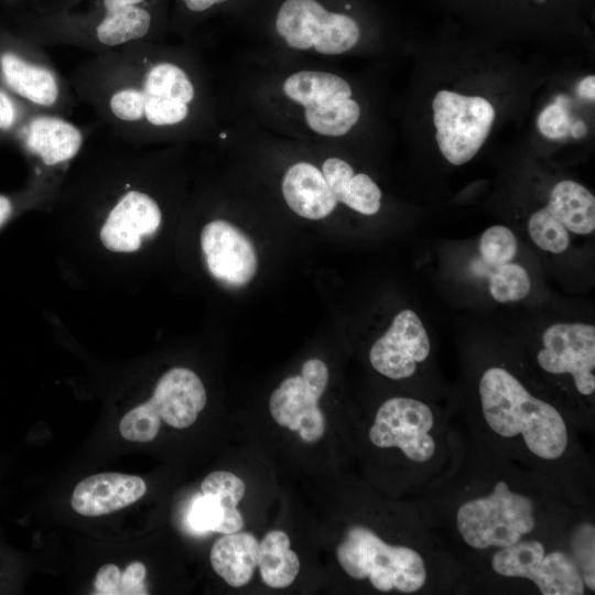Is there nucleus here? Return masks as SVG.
<instances>
[{
    "instance_id": "17",
    "label": "nucleus",
    "mask_w": 595,
    "mask_h": 595,
    "mask_svg": "<svg viewBox=\"0 0 595 595\" xmlns=\"http://www.w3.org/2000/svg\"><path fill=\"white\" fill-rule=\"evenodd\" d=\"M28 150L46 165L72 160L82 149L83 132L69 121L51 115L33 118L23 130Z\"/></svg>"
},
{
    "instance_id": "10",
    "label": "nucleus",
    "mask_w": 595,
    "mask_h": 595,
    "mask_svg": "<svg viewBox=\"0 0 595 595\" xmlns=\"http://www.w3.org/2000/svg\"><path fill=\"white\" fill-rule=\"evenodd\" d=\"M328 381L327 366L309 359L300 376L284 379L271 393L269 409L274 421L300 434L304 442H315L325 432V418L318 407Z\"/></svg>"
},
{
    "instance_id": "27",
    "label": "nucleus",
    "mask_w": 595,
    "mask_h": 595,
    "mask_svg": "<svg viewBox=\"0 0 595 595\" xmlns=\"http://www.w3.org/2000/svg\"><path fill=\"white\" fill-rule=\"evenodd\" d=\"M305 121L311 130L327 137L347 133L360 117V107L351 98L333 100L305 108Z\"/></svg>"
},
{
    "instance_id": "8",
    "label": "nucleus",
    "mask_w": 595,
    "mask_h": 595,
    "mask_svg": "<svg viewBox=\"0 0 595 595\" xmlns=\"http://www.w3.org/2000/svg\"><path fill=\"white\" fill-rule=\"evenodd\" d=\"M436 142L454 165L470 161L484 144L495 120V109L485 98L440 90L432 102Z\"/></svg>"
},
{
    "instance_id": "24",
    "label": "nucleus",
    "mask_w": 595,
    "mask_h": 595,
    "mask_svg": "<svg viewBox=\"0 0 595 595\" xmlns=\"http://www.w3.org/2000/svg\"><path fill=\"white\" fill-rule=\"evenodd\" d=\"M282 88L288 98L304 108L351 96V88L344 78L325 72L294 73L284 80Z\"/></svg>"
},
{
    "instance_id": "1",
    "label": "nucleus",
    "mask_w": 595,
    "mask_h": 595,
    "mask_svg": "<svg viewBox=\"0 0 595 595\" xmlns=\"http://www.w3.org/2000/svg\"><path fill=\"white\" fill-rule=\"evenodd\" d=\"M580 505L543 477L467 434L453 468L421 494L419 513L464 567L468 584L494 552L524 540H563Z\"/></svg>"
},
{
    "instance_id": "25",
    "label": "nucleus",
    "mask_w": 595,
    "mask_h": 595,
    "mask_svg": "<svg viewBox=\"0 0 595 595\" xmlns=\"http://www.w3.org/2000/svg\"><path fill=\"white\" fill-rule=\"evenodd\" d=\"M470 272L477 279H485L490 296L499 303L523 300L531 289L528 271L515 260L493 266L470 262Z\"/></svg>"
},
{
    "instance_id": "2",
    "label": "nucleus",
    "mask_w": 595,
    "mask_h": 595,
    "mask_svg": "<svg viewBox=\"0 0 595 595\" xmlns=\"http://www.w3.org/2000/svg\"><path fill=\"white\" fill-rule=\"evenodd\" d=\"M465 416L467 434L495 455L543 477L575 502L592 504L593 464L580 430L553 398L495 364L478 376Z\"/></svg>"
},
{
    "instance_id": "23",
    "label": "nucleus",
    "mask_w": 595,
    "mask_h": 595,
    "mask_svg": "<svg viewBox=\"0 0 595 595\" xmlns=\"http://www.w3.org/2000/svg\"><path fill=\"white\" fill-rule=\"evenodd\" d=\"M264 584L283 588L292 584L300 571V561L290 549L289 536L281 530L268 532L259 543L258 563Z\"/></svg>"
},
{
    "instance_id": "34",
    "label": "nucleus",
    "mask_w": 595,
    "mask_h": 595,
    "mask_svg": "<svg viewBox=\"0 0 595 595\" xmlns=\"http://www.w3.org/2000/svg\"><path fill=\"white\" fill-rule=\"evenodd\" d=\"M147 569L141 562L130 563L121 572V595L149 594L144 584Z\"/></svg>"
},
{
    "instance_id": "33",
    "label": "nucleus",
    "mask_w": 595,
    "mask_h": 595,
    "mask_svg": "<svg viewBox=\"0 0 595 595\" xmlns=\"http://www.w3.org/2000/svg\"><path fill=\"white\" fill-rule=\"evenodd\" d=\"M95 594L121 595V571L115 564H105L94 578Z\"/></svg>"
},
{
    "instance_id": "15",
    "label": "nucleus",
    "mask_w": 595,
    "mask_h": 595,
    "mask_svg": "<svg viewBox=\"0 0 595 595\" xmlns=\"http://www.w3.org/2000/svg\"><path fill=\"white\" fill-rule=\"evenodd\" d=\"M147 491L144 480L134 475L101 473L78 483L73 491V509L85 517H99L123 509Z\"/></svg>"
},
{
    "instance_id": "4",
    "label": "nucleus",
    "mask_w": 595,
    "mask_h": 595,
    "mask_svg": "<svg viewBox=\"0 0 595 595\" xmlns=\"http://www.w3.org/2000/svg\"><path fill=\"white\" fill-rule=\"evenodd\" d=\"M345 573L382 593L435 594L469 588L464 567L435 537L390 543L364 524L350 526L336 549Z\"/></svg>"
},
{
    "instance_id": "38",
    "label": "nucleus",
    "mask_w": 595,
    "mask_h": 595,
    "mask_svg": "<svg viewBox=\"0 0 595 595\" xmlns=\"http://www.w3.org/2000/svg\"><path fill=\"white\" fill-rule=\"evenodd\" d=\"M13 210L11 201L3 195H0V227L9 219Z\"/></svg>"
},
{
    "instance_id": "9",
    "label": "nucleus",
    "mask_w": 595,
    "mask_h": 595,
    "mask_svg": "<svg viewBox=\"0 0 595 595\" xmlns=\"http://www.w3.org/2000/svg\"><path fill=\"white\" fill-rule=\"evenodd\" d=\"M595 230V197L582 184L563 180L551 190L548 204L528 220L533 244L545 252L562 253L572 236H586Z\"/></svg>"
},
{
    "instance_id": "18",
    "label": "nucleus",
    "mask_w": 595,
    "mask_h": 595,
    "mask_svg": "<svg viewBox=\"0 0 595 595\" xmlns=\"http://www.w3.org/2000/svg\"><path fill=\"white\" fill-rule=\"evenodd\" d=\"M0 72L11 90L37 106L53 107L61 95V87L54 72L29 62L13 52L0 55Z\"/></svg>"
},
{
    "instance_id": "19",
    "label": "nucleus",
    "mask_w": 595,
    "mask_h": 595,
    "mask_svg": "<svg viewBox=\"0 0 595 595\" xmlns=\"http://www.w3.org/2000/svg\"><path fill=\"white\" fill-rule=\"evenodd\" d=\"M322 173L337 203L363 214L374 215L381 205V191L375 181L364 173L355 174L344 160L328 158L322 165Z\"/></svg>"
},
{
    "instance_id": "5",
    "label": "nucleus",
    "mask_w": 595,
    "mask_h": 595,
    "mask_svg": "<svg viewBox=\"0 0 595 595\" xmlns=\"http://www.w3.org/2000/svg\"><path fill=\"white\" fill-rule=\"evenodd\" d=\"M368 439L377 448L402 455L414 469L420 495L453 468L463 445V434L442 410L408 396L391 397L379 405Z\"/></svg>"
},
{
    "instance_id": "13",
    "label": "nucleus",
    "mask_w": 595,
    "mask_h": 595,
    "mask_svg": "<svg viewBox=\"0 0 595 595\" xmlns=\"http://www.w3.org/2000/svg\"><path fill=\"white\" fill-rule=\"evenodd\" d=\"M161 209L150 195L131 190L109 212L100 230L102 245L115 252H133L142 240L156 232Z\"/></svg>"
},
{
    "instance_id": "3",
    "label": "nucleus",
    "mask_w": 595,
    "mask_h": 595,
    "mask_svg": "<svg viewBox=\"0 0 595 595\" xmlns=\"http://www.w3.org/2000/svg\"><path fill=\"white\" fill-rule=\"evenodd\" d=\"M112 62L98 64L85 93L121 133L138 139L149 128L172 127L190 115L195 88L186 72L166 62H150L138 47H122Z\"/></svg>"
},
{
    "instance_id": "31",
    "label": "nucleus",
    "mask_w": 595,
    "mask_h": 595,
    "mask_svg": "<svg viewBox=\"0 0 595 595\" xmlns=\"http://www.w3.org/2000/svg\"><path fill=\"white\" fill-rule=\"evenodd\" d=\"M224 518V509L217 499L212 495L202 494L192 504L188 522L198 532H218Z\"/></svg>"
},
{
    "instance_id": "22",
    "label": "nucleus",
    "mask_w": 595,
    "mask_h": 595,
    "mask_svg": "<svg viewBox=\"0 0 595 595\" xmlns=\"http://www.w3.org/2000/svg\"><path fill=\"white\" fill-rule=\"evenodd\" d=\"M105 13L95 28V39L104 47L116 48L144 37L152 17L140 4L102 0Z\"/></svg>"
},
{
    "instance_id": "37",
    "label": "nucleus",
    "mask_w": 595,
    "mask_h": 595,
    "mask_svg": "<svg viewBox=\"0 0 595 595\" xmlns=\"http://www.w3.org/2000/svg\"><path fill=\"white\" fill-rule=\"evenodd\" d=\"M577 94L580 97L594 100L595 99V76L589 75L582 79L577 86Z\"/></svg>"
},
{
    "instance_id": "29",
    "label": "nucleus",
    "mask_w": 595,
    "mask_h": 595,
    "mask_svg": "<svg viewBox=\"0 0 595 595\" xmlns=\"http://www.w3.org/2000/svg\"><path fill=\"white\" fill-rule=\"evenodd\" d=\"M359 36L360 29L355 19L345 13L331 11L315 39L313 48L325 55L342 54L353 48Z\"/></svg>"
},
{
    "instance_id": "21",
    "label": "nucleus",
    "mask_w": 595,
    "mask_h": 595,
    "mask_svg": "<svg viewBox=\"0 0 595 595\" xmlns=\"http://www.w3.org/2000/svg\"><path fill=\"white\" fill-rule=\"evenodd\" d=\"M329 12L318 0H284L275 15L277 33L292 48H313Z\"/></svg>"
},
{
    "instance_id": "35",
    "label": "nucleus",
    "mask_w": 595,
    "mask_h": 595,
    "mask_svg": "<svg viewBox=\"0 0 595 595\" xmlns=\"http://www.w3.org/2000/svg\"><path fill=\"white\" fill-rule=\"evenodd\" d=\"M18 119V108L11 97L0 89V130H8Z\"/></svg>"
},
{
    "instance_id": "39",
    "label": "nucleus",
    "mask_w": 595,
    "mask_h": 595,
    "mask_svg": "<svg viewBox=\"0 0 595 595\" xmlns=\"http://www.w3.org/2000/svg\"><path fill=\"white\" fill-rule=\"evenodd\" d=\"M586 132H587V126L582 120H577L571 125L570 134L573 138H576V139L582 138L586 134Z\"/></svg>"
},
{
    "instance_id": "30",
    "label": "nucleus",
    "mask_w": 595,
    "mask_h": 595,
    "mask_svg": "<svg viewBox=\"0 0 595 595\" xmlns=\"http://www.w3.org/2000/svg\"><path fill=\"white\" fill-rule=\"evenodd\" d=\"M161 419L144 402L126 413L119 423L123 439L132 442H150L159 433Z\"/></svg>"
},
{
    "instance_id": "32",
    "label": "nucleus",
    "mask_w": 595,
    "mask_h": 595,
    "mask_svg": "<svg viewBox=\"0 0 595 595\" xmlns=\"http://www.w3.org/2000/svg\"><path fill=\"white\" fill-rule=\"evenodd\" d=\"M538 129L547 138L562 140L570 134L571 119L561 104L544 108L538 117Z\"/></svg>"
},
{
    "instance_id": "36",
    "label": "nucleus",
    "mask_w": 595,
    "mask_h": 595,
    "mask_svg": "<svg viewBox=\"0 0 595 595\" xmlns=\"http://www.w3.org/2000/svg\"><path fill=\"white\" fill-rule=\"evenodd\" d=\"M185 7L192 12H204L215 6L226 3L229 0H182Z\"/></svg>"
},
{
    "instance_id": "11",
    "label": "nucleus",
    "mask_w": 595,
    "mask_h": 595,
    "mask_svg": "<svg viewBox=\"0 0 595 595\" xmlns=\"http://www.w3.org/2000/svg\"><path fill=\"white\" fill-rule=\"evenodd\" d=\"M430 356V336L423 322L412 310L399 312L369 350L372 368L392 380L412 378Z\"/></svg>"
},
{
    "instance_id": "7",
    "label": "nucleus",
    "mask_w": 595,
    "mask_h": 595,
    "mask_svg": "<svg viewBox=\"0 0 595 595\" xmlns=\"http://www.w3.org/2000/svg\"><path fill=\"white\" fill-rule=\"evenodd\" d=\"M569 536V534H567ZM505 584L506 588L518 582L530 583V591L541 595L588 594L582 574L572 556L569 540H524L516 545L490 554L474 574L476 583Z\"/></svg>"
},
{
    "instance_id": "20",
    "label": "nucleus",
    "mask_w": 595,
    "mask_h": 595,
    "mask_svg": "<svg viewBox=\"0 0 595 595\" xmlns=\"http://www.w3.org/2000/svg\"><path fill=\"white\" fill-rule=\"evenodd\" d=\"M259 542L249 532L225 533L210 551V564L224 581L232 586L246 585L258 563Z\"/></svg>"
},
{
    "instance_id": "16",
    "label": "nucleus",
    "mask_w": 595,
    "mask_h": 595,
    "mask_svg": "<svg viewBox=\"0 0 595 595\" xmlns=\"http://www.w3.org/2000/svg\"><path fill=\"white\" fill-rule=\"evenodd\" d=\"M282 194L288 206L307 219H322L337 205L322 171L307 162L295 163L286 170Z\"/></svg>"
},
{
    "instance_id": "12",
    "label": "nucleus",
    "mask_w": 595,
    "mask_h": 595,
    "mask_svg": "<svg viewBox=\"0 0 595 595\" xmlns=\"http://www.w3.org/2000/svg\"><path fill=\"white\" fill-rule=\"evenodd\" d=\"M201 246L209 272L224 284L240 288L256 274L258 260L255 247L230 223L217 219L206 224Z\"/></svg>"
},
{
    "instance_id": "14",
    "label": "nucleus",
    "mask_w": 595,
    "mask_h": 595,
    "mask_svg": "<svg viewBox=\"0 0 595 595\" xmlns=\"http://www.w3.org/2000/svg\"><path fill=\"white\" fill-rule=\"evenodd\" d=\"M206 401V390L199 377L187 368L176 367L160 378L145 403L166 424L185 429L196 421Z\"/></svg>"
},
{
    "instance_id": "26",
    "label": "nucleus",
    "mask_w": 595,
    "mask_h": 595,
    "mask_svg": "<svg viewBox=\"0 0 595 595\" xmlns=\"http://www.w3.org/2000/svg\"><path fill=\"white\" fill-rule=\"evenodd\" d=\"M202 494L214 496L225 512L219 533H232L244 527L237 505L245 495V483L235 474L217 470L208 474L201 484Z\"/></svg>"
},
{
    "instance_id": "6",
    "label": "nucleus",
    "mask_w": 595,
    "mask_h": 595,
    "mask_svg": "<svg viewBox=\"0 0 595 595\" xmlns=\"http://www.w3.org/2000/svg\"><path fill=\"white\" fill-rule=\"evenodd\" d=\"M539 372L559 391L560 403L580 432L594 430L595 326L561 322L548 326L534 354Z\"/></svg>"
},
{
    "instance_id": "28",
    "label": "nucleus",
    "mask_w": 595,
    "mask_h": 595,
    "mask_svg": "<svg viewBox=\"0 0 595 595\" xmlns=\"http://www.w3.org/2000/svg\"><path fill=\"white\" fill-rule=\"evenodd\" d=\"M569 548L588 594L595 593V526L593 510L584 508L569 529Z\"/></svg>"
}]
</instances>
